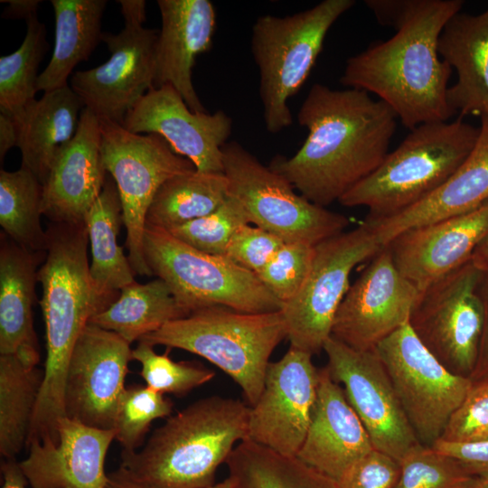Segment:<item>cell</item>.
<instances>
[{"mask_svg": "<svg viewBox=\"0 0 488 488\" xmlns=\"http://www.w3.org/2000/svg\"><path fill=\"white\" fill-rule=\"evenodd\" d=\"M481 118L474 149L441 186L393 216L366 219L365 222L381 247L405 230L467 213L488 202V115Z\"/></svg>", "mask_w": 488, "mask_h": 488, "instance_id": "obj_25", "label": "cell"}, {"mask_svg": "<svg viewBox=\"0 0 488 488\" xmlns=\"http://www.w3.org/2000/svg\"><path fill=\"white\" fill-rule=\"evenodd\" d=\"M375 352L418 441L432 446L472 380L448 371L420 342L409 322L381 341Z\"/></svg>", "mask_w": 488, "mask_h": 488, "instance_id": "obj_14", "label": "cell"}, {"mask_svg": "<svg viewBox=\"0 0 488 488\" xmlns=\"http://www.w3.org/2000/svg\"><path fill=\"white\" fill-rule=\"evenodd\" d=\"M46 231V257L38 270L46 359L28 443L57 441V425L65 417V378L71 352L90 318L100 312L89 277L86 223H51Z\"/></svg>", "mask_w": 488, "mask_h": 488, "instance_id": "obj_3", "label": "cell"}, {"mask_svg": "<svg viewBox=\"0 0 488 488\" xmlns=\"http://www.w3.org/2000/svg\"><path fill=\"white\" fill-rule=\"evenodd\" d=\"M2 3L8 4L2 14L5 19H24L36 15L38 6L42 3L40 0H1Z\"/></svg>", "mask_w": 488, "mask_h": 488, "instance_id": "obj_48", "label": "cell"}, {"mask_svg": "<svg viewBox=\"0 0 488 488\" xmlns=\"http://www.w3.org/2000/svg\"><path fill=\"white\" fill-rule=\"evenodd\" d=\"M99 122L103 164L121 200L128 260L135 274L153 276L143 249L148 210L167 180L195 166L157 134H134L110 120Z\"/></svg>", "mask_w": 488, "mask_h": 488, "instance_id": "obj_10", "label": "cell"}, {"mask_svg": "<svg viewBox=\"0 0 488 488\" xmlns=\"http://www.w3.org/2000/svg\"><path fill=\"white\" fill-rule=\"evenodd\" d=\"M399 463L376 449L352 464L337 480L338 488H394Z\"/></svg>", "mask_w": 488, "mask_h": 488, "instance_id": "obj_44", "label": "cell"}, {"mask_svg": "<svg viewBox=\"0 0 488 488\" xmlns=\"http://www.w3.org/2000/svg\"><path fill=\"white\" fill-rule=\"evenodd\" d=\"M18 132L16 123L13 117L0 112V161L14 146H17Z\"/></svg>", "mask_w": 488, "mask_h": 488, "instance_id": "obj_47", "label": "cell"}, {"mask_svg": "<svg viewBox=\"0 0 488 488\" xmlns=\"http://www.w3.org/2000/svg\"><path fill=\"white\" fill-rule=\"evenodd\" d=\"M104 488H146V487L137 484L121 476H118L115 473H112L108 475V481Z\"/></svg>", "mask_w": 488, "mask_h": 488, "instance_id": "obj_51", "label": "cell"}, {"mask_svg": "<svg viewBox=\"0 0 488 488\" xmlns=\"http://www.w3.org/2000/svg\"><path fill=\"white\" fill-rule=\"evenodd\" d=\"M122 126L134 134H157L199 172H223L222 147L232 119L223 110L192 111L172 86L154 88L127 114Z\"/></svg>", "mask_w": 488, "mask_h": 488, "instance_id": "obj_19", "label": "cell"}, {"mask_svg": "<svg viewBox=\"0 0 488 488\" xmlns=\"http://www.w3.org/2000/svg\"><path fill=\"white\" fill-rule=\"evenodd\" d=\"M55 43L52 58L39 74L37 89L44 92L69 86L73 69L87 61L102 42L101 20L107 0H52Z\"/></svg>", "mask_w": 488, "mask_h": 488, "instance_id": "obj_30", "label": "cell"}, {"mask_svg": "<svg viewBox=\"0 0 488 488\" xmlns=\"http://www.w3.org/2000/svg\"><path fill=\"white\" fill-rule=\"evenodd\" d=\"M462 119L421 124L410 130L380 166L339 202L369 209L368 220L393 216L427 197L465 162L479 136Z\"/></svg>", "mask_w": 488, "mask_h": 488, "instance_id": "obj_5", "label": "cell"}, {"mask_svg": "<svg viewBox=\"0 0 488 488\" xmlns=\"http://www.w3.org/2000/svg\"><path fill=\"white\" fill-rule=\"evenodd\" d=\"M174 404L164 394L147 386H129L122 393L116 410L115 439L124 452L138 450L152 422L168 418Z\"/></svg>", "mask_w": 488, "mask_h": 488, "instance_id": "obj_37", "label": "cell"}, {"mask_svg": "<svg viewBox=\"0 0 488 488\" xmlns=\"http://www.w3.org/2000/svg\"><path fill=\"white\" fill-rule=\"evenodd\" d=\"M85 223L91 252L89 277L94 297L102 311L118 297L115 296L117 291L135 282L136 275L117 243L124 224L123 211L116 183L108 173Z\"/></svg>", "mask_w": 488, "mask_h": 488, "instance_id": "obj_29", "label": "cell"}, {"mask_svg": "<svg viewBox=\"0 0 488 488\" xmlns=\"http://www.w3.org/2000/svg\"><path fill=\"white\" fill-rule=\"evenodd\" d=\"M432 447L456 460L473 476H488V438L459 442L438 439Z\"/></svg>", "mask_w": 488, "mask_h": 488, "instance_id": "obj_45", "label": "cell"}, {"mask_svg": "<svg viewBox=\"0 0 488 488\" xmlns=\"http://www.w3.org/2000/svg\"><path fill=\"white\" fill-rule=\"evenodd\" d=\"M488 235V202L461 215L405 230L389 249L398 270L419 290L459 268Z\"/></svg>", "mask_w": 488, "mask_h": 488, "instance_id": "obj_20", "label": "cell"}, {"mask_svg": "<svg viewBox=\"0 0 488 488\" xmlns=\"http://www.w3.org/2000/svg\"><path fill=\"white\" fill-rule=\"evenodd\" d=\"M6 235L0 247V354H17L38 364L40 354L33 327L39 258Z\"/></svg>", "mask_w": 488, "mask_h": 488, "instance_id": "obj_27", "label": "cell"}, {"mask_svg": "<svg viewBox=\"0 0 488 488\" xmlns=\"http://www.w3.org/2000/svg\"><path fill=\"white\" fill-rule=\"evenodd\" d=\"M484 272L472 260L420 290L409 325L451 373L471 377L484 321L481 284Z\"/></svg>", "mask_w": 488, "mask_h": 488, "instance_id": "obj_12", "label": "cell"}, {"mask_svg": "<svg viewBox=\"0 0 488 488\" xmlns=\"http://www.w3.org/2000/svg\"><path fill=\"white\" fill-rule=\"evenodd\" d=\"M161 29L155 88L172 85L193 112H205L192 83L196 59L212 43L216 12L209 0H157Z\"/></svg>", "mask_w": 488, "mask_h": 488, "instance_id": "obj_23", "label": "cell"}, {"mask_svg": "<svg viewBox=\"0 0 488 488\" xmlns=\"http://www.w3.org/2000/svg\"><path fill=\"white\" fill-rule=\"evenodd\" d=\"M132 360L141 364L140 375L145 386L163 394L184 396L215 376L213 371L201 363L174 361L169 356V348L158 354L152 344L144 341L132 350Z\"/></svg>", "mask_w": 488, "mask_h": 488, "instance_id": "obj_38", "label": "cell"}, {"mask_svg": "<svg viewBox=\"0 0 488 488\" xmlns=\"http://www.w3.org/2000/svg\"><path fill=\"white\" fill-rule=\"evenodd\" d=\"M43 370L17 354H0V454L5 459L27 446Z\"/></svg>", "mask_w": 488, "mask_h": 488, "instance_id": "obj_33", "label": "cell"}, {"mask_svg": "<svg viewBox=\"0 0 488 488\" xmlns=\"http://www.w3.org/2000/svg\"><path fill=\"white\" fill-rule=\"evenodd\" d=\"M25 22L26 33L20 47L0 58V112L13 117L35 100L39 66L49 49L45 24L37 14Z\"/></svg>", "mask_w": 488, "mask_h": 488, "instance_id": "obj_36", "label": "cell"}, {"mask_svg": "<svg viewBox=\"0 0 488 488\" xmlns=\"http://www.w3.org/2000/svg\"><path fill=\"white\" fill-rule=\"evenodd\" d=\"M3 483L1 488H27L29 483L19 463L14 459H5L1 464Z\"/></svg>", "mask_w": 488, "mask_h": 488, "instance_id": "obj_49", "label": "cell"}, {"mask_svg": "<svg viewBox=\"0 0 488 488\" xmlns=\"http://www.w3.org/2000/svg\"><path fill=\"white\" fill-rule=\"evenodd\" d=\"M145 259L188 314L211 306L249 314L281 311L282 303L258 277L224 256L200 251L167 230L145 226Z\"/></svg>", "mask_w": 488, "mask_h": 488, "instance_id": "obj_8", "label": "cell"}, {"mask_svg": "<svg viewBox=\"0 0 488 488\" xmlns=\"http://www.w3.org/2000/svg\"><path fill=\"white\" fill-rule=\"evenodd\" d=\"M187 315L165 282L156 278L145 284L135 281L123 287L118 297L94 314L89 323L117 333L131 344Z\"/></svg>", "mask_w": 488, "mask_h": 488, "instance_id": "obj_31", "label": "cell"}, {"mask_svg": "<svg viewBox=\"0 0 488 488\" xmlns=\"http://www.w3.org/2000/svg\"><path fill=\"white\" fill-rule=\"evenodd\" d=\"M232 488H338L337 481L301 461L249 439L226 463Z\"/></svg>", "mask_w": 488, "mask_h": 488, "instance_id": "obj_32", "label": "cell"}, {"mask_svg": "<svg viewBox=\"0 0 488 488\" xmlns=\"http://www.w3.org/2000/svg\"><path fill=\"white\" fill-rule=\"evenodd\" d=\"M398 117L382 100L357 89L314 84L297 113L307 136L291 157L268 165L308 201H338L372 174L389 153Z\"/></svg>", "mask_w": 488, "mask_h": 488, "instance_id": "obj_2", "label": "cell"}, {"mask_svg": "<svg viewBox=\"0 0 488 488\" xmlns=\"http://www.w3.org/2000/svg\"><path fill=\"white\" fill-rule=\"evenodd\" d=\"M130 361V343L89 323L70 357L64 389L65 416L90 427L113 429Z\"/></svg>", "mask_w": 488, "mask_h": 488, "instance_id": "obj_18", "label": "cell"}, {"mask_svg": "<svg viewBox=\"0 0 488 488\" xmlns=\"http://www.w3.org/2000/svg\"><path fill=\"white\" fill-rule=\"evenodd\" d=\"M85 108L70 86L44 92L14 117L22 165L43 185L58 151L74 136Z\"/></svg>", "mask_w": 488, "mask_h": 488, "instance_id": "obj_28", "label": "cell"}, {"mask_svg": "<svg viewBox=\"0 0 488 488\" xmlns=\"http://www.w3.org/2000/svg\"><path fill=\"white\" fill-rule=\"evenodd\" d=\"M286 338L281 311L249 314L211 306L171 321L140 341L206 359L240 387L252 406L262 391L269 358Z\"/></svg>", "mask_w": 488, "mask_h": 488, "instance_id": "obj_6", "label": "cell"}, {"mask_svg": "<svg viewBox=\"0 0 488 488\" xmlns=\"http://www.w3.org/2000/svg\"><path fill=\"white\" fill-rule=\"evenodd\" d=\"M471 260L483 272L488 273V235L475 249Z\"/></svg>", "mask_w": 488, "mask_h": 488, "instance_id": "obj_50", "label": "cell"}, {"mask_svg": "<svg viewBox=\"0 0 488 488\" xmlns=\"http://www.w3.org/2000/svg\"><path fill=\"white\" fill-rule=\"evenodd\" d=\"M229 196L223 172L194 169L174 175L155 194L146 224L168 230L214 211Z\"/></svg>", "mask_w": 488, "mask_h": 488, "instance_id": "obj_34", "label": "cell"}, {"mask_svg": "<svg viewBox=\"0 0 488 488\" xmlns=\"http://www.w3.org/2000/svg\"><path fill=\"white\" fill-rule=\"evenodd\" d=\"M382 248L365 221L314 246L305 284L281 309L290 347L312 355L323 350L332 335L338 308L351 286L352 269Z\"/></svg>", "mask_w": 488, "mask_h": 488, "instance_id": "obj_13", "label": "cell"}, {"mask_svg": "<svg viewBox=\"0 0 488 488\" xmlns=\"http://www.w3.org/2000/svg\"><path fill=\"white\" fill-rule=\"evenodd\" d=\"M249 407L210 396L166 418L140 450L121 453L114 473L146 488H211L219 466L248 438Z\"/></svg>", "mask_w": 488, "mask_h": 488, "instance_id": "obj_4", "label": "cell"}, {"mask_svg": "<svg viewBox=\"0 0 488 488\" xmlns=\"http://www.w3.org/2000/svg\"><path fill=\"white\" fill-rule=\"evenodd\" d=\"M478 480H479V479H478ZM472 488H479L478 482H477L476 485L474 486V487H472Z\"/></svg>", "mask_w": 488, "mask_h": 488, "instance_id": "obj_55", "label": "cell"}, {"mask_svg": "<svg viewBox=\"0 0 488 488\" xmlns=\"http://www.w3.org/2000/svg\"><path fill=\"white\" fill-rule=\"evenodd\" d=\"M420 290L396 267L383 247L351 285L336 313L332 336L359 351H373L409 322Z\"/></svg>", "mask_w": 488, "mask_h": 488, "instance_id": "obj_16", "label": "cell"}, {"mask_svg": "<svg viewBox=\"0 0 488 488\" xmlns=\"http://www.w3.org/2000/svg\"><path fill=\"white\" fill-rule=\"evenodd\" d=\"M100 145L99 118L84 108L74 136L56 154L42 185V213L52 223H85L108 176Z\"/></svg>", "mask_w": 488, "mask_h": 488, "instance_id": "obj_21", "label": "cell"}, {"mask_svg": "<svg viewBox=\"0 0 488 488\" xmlns=\"http://www.w3.org/2000/svg\"><path fill=\"white\" fill-rule=\"evenodd\" d=\"M211 488H232V486H231V483H230V480L228 478H226L222 482L215 483Z\"/></svg>", "mask_w": 488, "mask_h": 488, "instance_id": "obj_53", "label": "cell"}, {"mask_svg": "<svg viewBox=\"0 0 488 488\" xmlns=\"http://www.w3.org/2000/svg\"><path fill=\"white\" fill-rule=\"evenodd\" d=\"M314 255V246L284 243L257 276L283 306L305 284Z\"/></svg>", "mask_w": 488, "mask_h": 488, "instance_id": "obj_41", "label": "cell"}, {"mask_svg": "<svg viewBox=\"0 0 488 488\" xmlns=\"http://www.w3.org/2000/svg\"><path fill=\"white\" fill-rule=\"evenodd\" d=\"M58 441H33L19 465L32 488H104L105 460L114 429L88 426L68 417L57 425Z\"/></svg>", "mask_w": 488, "mask_h": 488, "instance_id": "obj_22", "label": "cell"}, {"mask_svg": "<svg viewBox=\"0 0 488 488\" xmlns=\"http://www.w3.org/2000/svg\"><path fill=\"white\" fill-rule=\"evenodd\" d=\"M481 295L484 306V321L475 368L471 380L488 379V273H484L481 284Z\"/></svg>", "mask_w": 488, "mask_h": 488, "instance_id": "obj_46", "label": "cell"}, {"mask_svg": "<svg viewBox=\"0 0 488 488\" xmlns=\"http://www.w3.org/2000/svg\"><path fill=\"white\" fill-rule=\"evenodd\" d=\"M125 21L118 33H103L110 52L103 64L78 70L70 88L99 119L122 125L127 114L155 88L159 30L145 28V0H118Z\"/></svg>", "mask_w": 488, "mask_h": 488, "instance_id": "obj_11", "label": "cell"}, {"mask_svg": "<svg viewBox=\"0 0 488 488\" xmlns=\"http://www.w3.org/2000/svg\"><path fill=\"white\" fill-rule=\"evenodd\" d=\"M488 438V427L483 428V430L476 433L471 439L469 440H479V439H486ZM467 441V440H466Z\"/></svg>", "mask_w": 488, "mask_h": 488, "instance_id": "obj_52", "label": "cell"}, {"mask_svg": "<svg viewBox=\"0 0 488 488\" xmlns=\"http://www.w3.org/2000/svg\"><path fill=\"white\" fill-rule=\"evenodd\" d=\"M354 5L353 0H324L291 15L257 18L250 49L259 71L263 120L269 133L292 125L288 100L308 78L330 28Z\"/></svg>", "mask_w": 488, "mask_h": 488, "instance_id": "obj_7", "label": "cell"}, {"mask_svg": "<svg viewBox=\"0 0 488 488\" xmlns=\"http://www.w3.org/2000/svg\"><path fill=\"white\" fill-rule=\"evenodd\" d=\"M484 115H485V114H484ZM486 115H488V111H487Z\"/></svg>", "mask_w": 488, "mask_h": 488, "instance_id": "obj_56", "label": "cell"}, {"mask_svg": "<svg viewBox=\"0 0 488 488\" xmlns=\"http://www.w3.org/2000/svg\"><path fill=\"white\" fill-rule=\"evenodd\" d=\"M463 5L461 0L371 1L378 22L396 33L350 57L341 83L375 95L410 130L448 121L455 115L447 102L453 70L438 53V40Z\"/></svg>", "mask_w": 488, "mask_h": 488, "instance_id": "obj_1", "label": "cell"}, {"mask_svg": "<svg viewBox=\"0 0 488 488\" xmlns=\"http://www.w3.org/2000/svg\"><path fill=\"white\" fill-rule=\"evenodd\" d=\"M249 223V220L242 203L230 195L214 211L167 230L200 251L224 256L232 235L241 226Z\"/></svg>", "mask_w": 488, "mask_h": 488, "instance_id": "obj_40", "label": "cell"}, {"mask_svg": "<svg viewBox=\"0 0 488 488\" xmlns=\"http://www.w3.org/2000/svg\"><path fill=\"white\" fill-rule=\"evenodd\" d=\"M222 156L229 194L242 203L249 223L284 243L315 246L349 226L347 217L296 193L286 178L264 165L239 143H226Z\"/></svg>", "mask_w": 488, "mask_h": 488, "instance_id": "obj_9", "label": "cell"}, {"mask_svg": "<svg viewBox=\"0 0 488 488\" xmlns=\"http://www.w3.org/2000/svg\"><path fill=\"white\" fill-rule=\"evenodd\" d=\"M323 351L327 356L325 368L331 378L343 387L374 449L399 463L422 445L375 350H355L331 335Z\"/></svg>", "mask_w": 488, "mask_h": 488, "instance_id": "obj_15", "label": "cell"}, {"mask_svg": "<svg viewBox=\"0 0 488 488\" xmlns=\"http://www.w3.org/2000/svg\"><path fill=\"white\" fill-rule=\"evenodd\" d=\"M478 485L479 488H488V476L479 478Z\"/></svg>", "mask_w": 488, "mask_h": 488, "instance_id": "obj_54", "label": "cell"}, {"mask_svg": "<svg viewBox=\"0 0 488 488\" xmlns=\"http://www.w3.org/2000/svg\"><path fill=\"white\" fill-rule=\"evenodd\" d=\"M438 53L457 74L456 82L447 89V102L455 114H486L488 9L479 14L460 11L453 15L439 36Z\"/></svg>", "mask_w": 488, "mask_h": 488, "instance_id": "obj_26", "label": "cell"}, {"mask_svg": "<svg viewBox=\"0 0 488 488\" xmlns=\"http://www.w3.org/2000/svg\"><path fill=\"white\" fill-rule=\"evenodd\" d=\"M488 427V379L472 380L462 403L450 417L440 439L466 441Z\"/></svg>", "mask_w": 488, "mask_h": 488, "instance_id": "obj_43", "label": "cell"}, {"mask_svg": "<svg viewBox=\"0 0 488 488\" xmlns=\"http://www.w3.org/2000/svg\"><path fill=\"white\" fill-rule=\"evenodd\" d=\"M312 356L289 347L280 360L269 362L262 391L249 407L248 439L296 456L317 397L319 369Z\"/></svg>", "mask_w": 488, "mask_h": 488, "instance_id": "obj_17", "label": "cell"}, {"mask_svg": "<svg viewBox=\"0 0 488 488\" xmlns=\"http://www.w3.org/2000/svg\"><path fill=\"white\" fill-rule=\"evenodd\" d=\"M394 488H472L478 479L454 458L420 445L400 462Z\"/></svg>", "mask_w": 488, "mask_h": 488, "instance_id": "obj_39", "label": "cell"}, {"mask_svg": "<svg viewBox=\"0 0 488 488\" xmlns=\"http://www.w3.org/2000/svg\"><path fill=\"white\" fill-rule=\"evenodd\" d=\"M373 449L343 387L331 378L325 367L319 369L316 400L296 456L337 481L352 464Z\"/></svg>", "mask_w": 488, "mask_h": 488, "instance_id": "obj_24", "label": "cell"}, {"mask_svg": "<svg viewBox=\"0 0 488 488\" xmlns=\"http://www.w3.org/2000/svg\"><path fill=\"white\" fill-rule=\"evenodd\" d=\"M283 244L277 237L249 223L232 235L224 257L258 275Z\"/></svg>", "mask_w": 488, "mask_h": 488, "instance_id": "obj_42", "label": "cell"}, {"mask_svg": "<svg viewBox=\"0 0 488 488\" xmlns=\"http://www.w3.org/2000/svg\"><path fill=\"white\" fill-rule=\"evenodd\" d=\"M42 184L27 167L0 171V225L10 239L31 252H46L41 224Z\"/></svg>", "mask_w": 488, "mask_h": 488, "instance_id": "obj_35", "label": "cell"}]
</instances>
